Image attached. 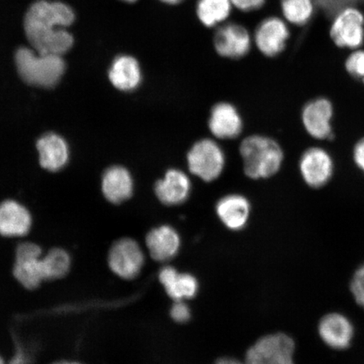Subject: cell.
I'll list each match as a JSON object with an SVG mask.
<instances>
[{
    "instance_id": "1",
    "label": "cell",
    "mask_w": 364,
    "mask_h": 364,
    "mask_svg": "<svg viewBox=\"0 0 364 364\" xmlns=\"http://www.w3.org/2000/svg\"><path fill=\"white\" fill-rule=\"evenodd\" d=\"M74 21L75 14L70 6L42 0L33 4L26 13V38L36 53L62 56L74 43V38L65 29Z\"/></svg>"
},
{
    "instance_id": "2",
    "label": "cell",
    "mask_w": 364,
    "mask_h": 364,
    "mask_svg": "<svg viewBox=\"0 0 364 364\" xmlns=\"http://www.w3.org/2000/svg\"><path fill=\"white\" fill-rule=\"evenodd\" d=\"M245 174L253 180L267 179L281 169L284 152L279 143L268 136H247L240 146Z\"/></svg>"
},
{
    "instance_id": "3",
    "label": "cell",
    "mask_w": 364,
    "mask_h": 364,
    "mask_svg": "<svg viewBox=\"0 0 364 364\" xmlns=\"http://www.w3.org/2000/svg\"><path fill=\"white\" fill-rule=\"evenodd\" d=\"M16 65L26 83L44 88L56 85L65 70L61 56L43 55L26 48L17 50Z\"/></svg>"
},
{
    "instance_id": "4",
    "label": "cell",
    "mask_w": 364,
    "mask_h": 364,
    "mask_svg": "<svg viewBox=\"0 0 364 364\" xmlns=\"http://www.w3.org/2000/svg\"><path fill=\"white\" fill-rule=\"evenodd\" d=\"M188 169L198 178L211 182L220 177L225 166L224 150L215 141L203 139L196 142L186 156Z\"/></svg>"
},
{
    "instance_id": "5",
    "label": "cell",
    "mask_w": 364,
    "mask_h": 364,
    "mask_svg": "<svg viewBox=\"0 0 364 364\" xmlns=\"http://www.w3.org/2000/svg\"><path fill=\"white\" fill-rule=\"evenodd\" d=\"M294 341L288 335H268L250 348L245 364H294Z\"/></svg>"
},
{
    "instance_id": "6",
    "label": "cell",
    "mask_w": 364,
    "mask_h": 364,
    "mask_svg": "<svg viewBox=\"0 0 364 364\" xmlns=\"http://www.w3.org/2000/svg\"><path fill=\"white\" fill-rule=\"evenodd\" d=\"M143 250L136 240L122 238L114 242L108 252V266L120 279H134L144 264Z\"/></svg>"
},
{
    "instance_id": "7",
    "label": "cell",
    "mask_w": 364,
    "mask_h": 364,
    "mask_svg": "<svg viewBox=\"0 0 364 364\" xmlns=\"http://www.w3.org/2000/svg\"><path fill=\"white\" fill-rule=\"evenodd\" d=\"M43 250L33 242L21 243L16 250L13 274L25 289L34 290L45 282Z\"/></svg>"
},
{
    "instance_id": "8",
    "label": "cell",
    "mask_w": 364,
    "mask_h": 364,
    "mask_svg": "<svg viewBox=\"0 0 364 364\" xmlns=\"http://www.w3.org/2000/svg\"><path fill=\"white\" fill-rule=\"evenodd\" d=\"M364 18L357 9L347 7L336 14L331 26V36L340 48L360 47L364 38Z\"/></svg>"
},
{
    "instance_id": "9",
    "label": "cell",
    "mask_w": 364,
    "mask_h": 364,
    "mask_svg": "<svg viewBox=\"0 0 364 364\" xmlns=\"http://www.w3.org/2000/svg\"><path fill=\"white\" fill-rule=\"evenodd\" d=\"M213 44L218 55L238 59L250 52L252 39L244 26L236 23H228L217 30Z\"/></svg>"
},
{
    "instance_id": "10",
    "label": "cell",
    "mask_w": 364,
    "mask_h": 364,
    "mask_svg": "<svg viewBox=\"0 0 364 364\" xmlns=\"http://www.w3.org/2000/svg\"><path fill=\"white\" fill-rule=\"evenodd\" d=\"M299 170L307 185L313 188H318L331 179L333 162L326 150L311 148L306 150L300 159Z\"/></svg>"
},
{
    "instance_id": "11",
    "label": "cell",
    "mask_w": 364,
    "mask_h": 364,
    "mask_svg": "<svg viewBox=\"0 0 364 364\" xmlns=\"http://www.w3.org/2000/svg\"><path fill=\"white\" fill-rule=\"evenodd\" d=\"M289 38V31L286 23L279 18L269 17L258 26L255 43L263 55L272 58L284 51Z\"/></svg>"
},
{
    "instance_id": "12",
    "label": "cell",
    "mask_w": 364,
    "mask_h": 364,
    "mask_svg": "<svg viewBox=\"0 0 364 364\" xmlns=\"http://www.w3.org/2000/svg\"><path fill=\"white\" fill-rule=\"evenodd\" d=\"M208 127L212 134L218 139H233L242 132L243 119L234 105L220 102L212 108Z\"/></svg>"
},
{
    "instance_id": "13",
    "label": "cell",
    "mask_w": 364,
    "mask_h": 364,
    "mask_svg": "<svg viewBox=\"0 0 364 364\" xmlns=\"http://www.w3.org/2000/svg\"><path fill=\"white\" fill-rule=\"evenodd\" d=\"M333 107L328 100L318 98L306 104L302 112V122L308 134L317 139H331Z\"/></svg>"
},
{
    "instance_id": "14",
    "label": "cell",
    "mask_w": 364,
    "mask_h": 364,
    "mask_svg": "<svg viewBox=\"0 0 364 364\" xmlns=\"http://www.w3.org/2000/svg\"><path fill=\"white\" fill-rule=\"evenodd\" d=\"M192 183L188 175L178 169H170L154 186L156 197L167 206L183 203L188 199Z\"/></svg>"
},
{
    "instance_id": "15",
    "label": "cell",
    "mask_w": 364,
    "mask_h": 364,
    "mask_svg": "<svg viewBox=\"0 0 364 364\" xmlns=\"http://www.w3.org/2000/svg\"><path fill=\"white\" fill-rule=\"evenodd\" d=\"M33 220L21 204L13 200L0 203V235L4 237H22L29 233Z\"/></svg>"
},
{
    "instance_id": "16",
    "label": "cell",
    "mask_w": 364,
    "mask_h": 364,
    "mask_svg": "<svg viewBox=\"0 0 364 364\" xmlns=\"http://www.w3.org/2000/svg\"><path fill=\"white\" fill-rule=\"evenodd\" d=\"M250 203L243 195L230 194L223 197L216 204V213L228 229L242 230L250 215Z\"/></svg>"
},
{
    "instance_id": "17",
    "label": "cell",
    "mask_w": 364,
    "mask_h": 364,
    "mask_svg": "<svg viewBox=\"0 0 364 364\" xmlns=\"http://www.w3.org/2000/svg\"><path fill=\"white\" fill-rule=\"evenodd\" d=\"M146 245L154 261L166 262L174 257L180 249L178 233L169 225H162L149 232Z\"/></svg>"
},
{
    "instance_id": "18",
    "label": "cell",
    "mask_w": 364,
    "mask_h": 364,
    "mask_svg": "<svg viewBox=\"0 0 364 364\" xmlns=\"http://www.w3.org/2000/svg\"><path fill=\"white\" fill-rule=\"evenodd\" d=\"M318 332L323 341L335 349L349 347L353 336L351 322L340 314H330L322 318Z\"/></svg>"
},
{
    "instance_id": "19",
    "label": "cell",
    "mask_w": 364,
    "mask_h": 364,
    "mask_svg": "<svg viewBox=\"0 0 364 364\" xmlns=\"http://www.w3.org/2000/svg\"><path fill=\"white\" fill-rule=\"evenodd\" d=\"M159 279L167 294L175 301L192 299L197 294L198 281L189 273H179L176 268L166 266L159 272Z\"/></svg>"
},
{
    "instance_id": "20",
    "label": "cell",
    "mask_w": 364,
    "mask_h": 364,
    "mask_svg": "<svg viewBox=\"0 0 364 364\" xmlns=\"http://www.w3.org/2000/svg\"><path fill=\"white\" fill-rule=\"evenodd\" d=\"M40 165L50 171H58L66 166L68 148L65 140L55 134H47L36 143Z\"/></svg>"
},
{
    "instance_id": "21",
    "label": "cell",
    "mask_w": 364,
    "mask_h": 364,
    "mask_svg": "<svg viewBox=\"0 0 364 364\" xmlns=\"http://www.w3.org/2000/svg\"><path fill=\"white\" fill-rule=\"evenodd\" d=\"M102 191L105 197L112 203H121L130 198L134 181L129 171L122 166L109 168L103 176Z\"/></svg>"
},
{
    "instance_id": "22",
    "label": "cell",
    "mask_w": 364,
    "mask_h": 364,
    "mask_svg": "<svg viewBox=\"0 0 364 364\" xmlns=\"http://www.w3.org/2000/svg\"><path fill=\"white\" fill-rule=\"evenodd\" d=\"M109 79L115 87L122 91H133L142 82V72L139 63L131 56L118 57L112 63Z\"/></svg>"
},
{
    "instance_id": "23",
    "label": "cell",
    "mask_w": 364,
    "mask_h": 364,
    "mask_svg": "<svg viewBox=\"0 0 364 364\" xmlns=\"http://www.w3.org/2000/svg\"><path fill=\"white\" fill-rule=\"evenodd\" d=\"M232 7L230 0H198L197 16L203 25L213 27L230 16Z\"/></svg>"
},
{
    "instance_id": "24",
    "label": "cell",
    "mask_w": 364,
    "mask_h": 364,
    "mask_svg": "<svg viewBox=\"0 0 364 364\" xmlns=\"http://www.w3.org/2000/svg\"><path fill=\"white\" fill-rule=\"evenodd\" d=\"M43 269L45 281H54L65 277L71 268V257L67 250L53 248L43 255Z\"/></svg>"
},
{
    "instance_id": "25",
    "label": "cell",
    "mask_w": 364,
    "mask_h": 364,
    "mask_svg": "<svg viewBox=\"0 0 364 364\" xmlns=\"http://www.w3.org/2000/svg\"><path fill=\"white\" fill-rule=\"evenodd\" d=\"M314 2V0H282V11L287 21L301 26L311 19Z\"/></svg>"
},
{
    "instance_id": "26",
    "label": "cell",
    "mask_w": 364,
    "mask_h": 364,
    "mask_svg": "<svg viewBox=\"0 0 364 364\" xmlns=\"http://www.w3.org/2000/svg\"><path fill=\"white\" fill-rule=\"evenodd\" d=\"M323 11L330 15H336L351 4L363 2L364 0H314Z\"/></svg>"
},
{
    "instance_id": "27",
    "label": "cell",
    "mask_w": 364,
    "mask_h": 364,
    "mask_svg": "<svg viewBox=\"0 0 364 364\" xmlns=\"http://www.w3.org/2000/svg\"><path fill=\"white\" fill-rule=\"evenodd\" d=\"M346 68L350 75L364 79V51L353 53L346 62Z\"/></svg>"
},
{
    "instance_id": "28",
    "label": "cell",
    "mask_w": 364,
    "mask_h": 364,
    "mask_svg": "<svg viewBox=\"0 0 364 364\" xmlns=\"http://www.w3.org/2000/svg\"><path fill=\"white\" fill-rule=\"evenodd\" d=\"M351 291L356 302L364 309V265L355 272L351 283Z\"/></svg>"
},
{
    "instance_id": "29",
    "label": "cell",
    "mask_w": 364,
    "mask_h": 364,
    "mask_svg": "<svg viewBox=\"0 0 364 364\" xmlns=\"http://www.w3.org/2000/svg\"><path fill=\"white\" fill-rule=\"evenodd\" d=\"M171 316L173 320L178 323H186L190 320V309L184 302L175 301L171 309Z\"/></svg>"
},
{
    "instance_id": "30",
    "label": "cell",
    "mask_w": 364,
    "mask_h": 364,
    "mask_svg": "<svg viewBox=\"0 0 364 364\" xmlns=\"http://www.w3.org/2000/svg\"><path fill=\"white\" fill-rule=\"evenodd\" d=\"M232 6L245 12L253 11L260 9L265 0H230Z\"/></svg>"
},
{
    "instance_id": "31",
    "label": "cell",
    "mask_w": 364,
    "mask_h": 364,
    "mask_svg": "<svg viewBox=\"0 0 364 364\" xmlns=\"http://www.w3.org/2000/svg\"><path fill=\"white\" fill-rule=\"evenodd\" d=\"M353 157L356 165L364 172V139L359 141L355 146Z\"/></svg>"
},
{
    "instance_id": "32",
    "label": "cell",
    "mask_w": 364,
    "mask_h": 364,
    "mask_svg": "<svg viewBox=\"0 0 364 364\" xmlns=\"http://www.w3.org/2000/svg\"><path fill=\"white\" fill-rule=\"evenodd\" d=\"M216 364H245V363H242L238 360H236V359H234V358H225L218 359Z\"/></svg>"
},
{
    "instance_id": "33",
    "label": "cell",
    "mask_w": 364,
    "mask_h": 364,
    "mask_svg": "<svg viewBox=\"0 0 364 364\" xmlns=\"http://www.w3.org/2000/svg\"><path fill=\"white\" fill-rule=\"evenodd\" d=\"M26 360L25 357L19 354L12 359V361L11 362L10 364H26Z\"/></svg>"
},
{
    "instance_id": "34",
    "label": "cell",
    "mask_w": 364,
    "mask_h": 364,
    "mask_svg": "<svg viewBox=\"0 0 364 364\" xmlns=\"http://www.w3.org/2000/svg\"><path fill=\"white\" fill-rule=\"evenodd\" d=\"M52 364H83L80 362L70 361V360H62L53 363Z\"/></svg>"
},
{
    "instance_id": "35",
    "label": "cell",
    "mask_w": 364,
    "mask_h": 364,
    "mask_svg": "<svg viewBox=\"0 0 364 364\" xmlns=\"http://www.w3.org/2000/svg\"><path fill=\"white\" fill-rule=\"evenodd\" d=\"M161 1L167 4H177L181 3L182 0H161Z\"/></svg>"
},
{
    "instance_id": "36",
    "label": "cell",
    "mask_w": 364,
    "mask_h": 364,
    "mask_svg": "<svg viewBox=\"0 0 364 364\" xmlns=\"http://www.w3.org/2000/svg\"><path fill=\"white\" fill-rule=\"evenodd\" d=\"M0 364H6V361H4V359L0 356Z\"/></svg>"
},
{
    "instance_id": "37",
    "label": "cell",
    "mask_w": 364,
    "mask_h": 364,
    "mask_svg": "<svg viewBox=\"0 0 364 364\" xmlns=\"http://www.w3.org/2000/svg\"><path fill=\"white\" fill-rule=\"evenodd\" d=\"M124 1L132 3V2H135L136 0H124Z\"/></svg>"
},
{
    "instance_id": "38",
    "label": "cell",
    "mask_w": 364,
    "mask_h": 364,
    "mask_svg": "<svg viewBox=\"0 0 364 364\" xmlns=\"http://www.w3.org/2000/svg\"><path fill=\"white\" fill-rule=\"evenodd\" d=\"M363 81H364V79H363Z\"/></svg>"
}]
</instances>
